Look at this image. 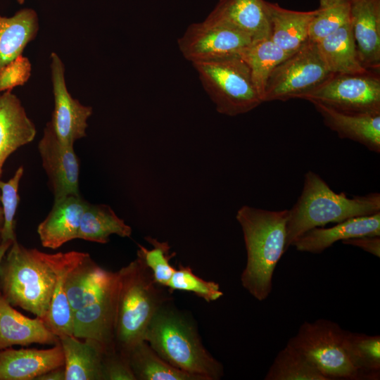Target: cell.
Segmentation results:
<instances>
[{"instance_id": "obj_1", "label": "cell", "mask_w": 380, "mask_h": 380, "mask_svg": "<svg viewBox=\"0 0 380 380\" xmlns=\"http://www.w3.org/2000/svg\"><path fill=\"white\" fill-rule=\"evenodd\" d=\"M288 213V210H268L244 205L236 213L247 254L241 282L260 301L270 294L274 270L286 251Z\"/></svg>"}, {"instance_id": "obj_30", "label": "cell", "mask_w": 380, "mask_h": 380, "mask_svg": "<svg viewBox=\"0 0 380 380\" xmlns=\"http://www.w3.org/2000/svg\"><path fill=\"white\" fill-rule=\"evenodd\" d=\"M129 361L136 380H201L170 365L144 340L132 348Z\"/></svg>"}, {"instance_id": "obj_20", "label": "cell", "mask_w": 380, "mask_h": 380, "mask_svg": "<svg viewBox=\"0 0 380 380\" xmlns=\"http://www.w3.org/2000/svg\"><path fill=\"white\" fill-rule=\"evenodd\" d=\"M58 342L59 338L42 319L19 312L0 293V350L15 345H55Z\"/></svg>"}, {"instance_id": "obj_41", "label": "cell", "mask_w": 380, "mask_h": 380, "mask_svg": "<svg viewBox=\"0 0 380 380\" xmlns=\"http://www.w3.org/2000/svg\"><path fill=\"white\" fill-rule=\"evenodd\" d=\"M13 242V241H1L0 243V265H1V263L2 262L4 257L5 256L8 250L12 245Z\"/></svg>"}, {"instance_id": "obj_42", "label": "cell", "mask_w": 380, "mask_h": 380, "mask_svg": "<svg viewBox=\"0 0 380 380\" xmlns=\"http://www.w3.org/2000/svg\"><path fill=\"white\" fill-rule=\"evenodd\" d=\"M1 174H0V177H1ZM3 223H4L3 211H2V208L0 205V232L3 227Z\"/></svg>"}, {"instance_id": "obj_28", "label": "cell", "mask_w": 380, "mask_h": 380, "mask_svg": "<svg viewBox=\"0 0 380 380\" xmlns=\"http://www.w3.org/2000/svg\"><path fill=\"white\" fill-rule=\"evenodd\" d=\"M131 234L132 228L110 207L89 203L82 216L77 239L106 243L112 234L129 237Z\"/></svg>"}, {"instance_id": "obj_22", "label": "cell", "mask_w": 380, "mask_h": 380, "mask_svg": "<svg viewBox=\"0 0 380 380\" xmlns=\"http://www.w3.org/2000/svg\"><path fill=\"white\" fill-rule=\"evenodd\" d=\"M227 24L253 41L270 38V25L265 0H219L207 17Z\"/></svg>"}, {"instance_id": "obj_5", "label": "cell", "mask_w": 380, "mask_h": 380, "mask_svg": "<svg viewBox=\"0 0 380 380\" xmlns=\"http://www.w3.org/2000/svg\"><path fill=\"white\" fill-rule=\"evenodd\" d=\"M55 274L40 251L15 240L0 265V292L12 305L44 319L55 284Z\"/></svg>"}, {"instance_id": "obj_32", "label": "cell", "mask_w": 380, "mask_h": 380, "mask_svg": "<svg viewBox=\"0 0 380 380\" xmlns=\"http://www.w3.org/2000/svg\"><path fill=\"white\" fill-rule=\"evenodd\" d=\"M265 380H328L300 351L286 343L275 357Z\"/></svg>"}, {"instance_id": "obj_29", "label": "cell", "mask_w": 380, "mask_h": 380, "mask_svg": "<svg viewBox=\"0 0 380 380\" xmlns=\"http://www.w3.org/2000/svg\"><path fill=\"white\" fill-rule=\"evenodd\" d=\"M346 354L358 372L360 379L377 380L380 377V336L343 330Z\"/></svg>"}, {"instance_id": "obj_8", "label": "cell", "mask_w": 380, "mask_h": 380, "mask_svg": "<svg viewBox=\"0 0 380 380\" xmlns=\"http://www.w3.org/2000/svg\"><path fill=\"white\" fill-rule=\"evenodd\" d=\"M331 74L323 61L316 43L308 40L271 72L265 84L262 101L299 99Z\"/></svg>"}, {"instance_id": "obj_23", "label": "cell", "mask_w": 380, "mask_h": 380, "mask_svg": "<svg viewBox=\"0 0 380 380\" xmlns=\"http://www.w3.org/2000/svg\"><path fill=\"white\" fill-rule=\"evenodd\" d=\"M270 20V39L289 54L300 49L309 40V27L316 9L298 11L281 7L266 1Z\"/></svg>"}, {"instance_id": "obj_39", "label": "cell", "mask_w": 380, "mask_h": 380, "mask_svg": "<svg viewBox=\"0 0 380 380\" xmlns=\"http://www.w3.org/2000/svg\"><path fill=\"white\" fill-rule=\"evenodd\" d=\"M342 243L360 248L376 257H380V236L355 237L343 241Z\"/></svg>"}, {"instance_id": "obj_14", "label": "cell", "mask_w": 380, "mask_h": 380, "mask_svg": "<svg viewBox=\"0 0 380 380\" xmlns=\"http://www.w3.org/2000/svg\"><path fill=\"white\" fill-rule=\"evenodd\" d=\"M87 253L70 251L49 254L40 251V255L55 274L54 289L44 319L46 327L58 337L72 335L73 316L65 292V281L69 272Z\"/></svg>"}, {"instance_id": "obj_16", "label": "cell", "mask_w": 380, "mask_h": 380, "mask_svg": "<svg viewBox=\"0 0 380 380\" xmlns=\"http://www.w3.org/2000/svg\"><path fill=\"white\" fill-rule=\"evenodd\" d=\"M63 366L64 355L60 342L49 349L8 348L0 350V380H35Z\"/></svg>"}, {"instance_id": "obj_12", "label": "cell", "mask_w": 380, "mask_h": 380, "mask_svg": "<svg viewBox=\"0 0 380 380\" xmlns=\"http://www.w3.org/2000/svg\"><path fill=\"white\" fill-rule=\"evenodd\" d=\"M119 286L118 272L89 304L73 312L72 335L99 344L105 353L115 350V321Z\"/></svg>"}, {"instance_id": "obj_38", "label": "cell", "mask_w": 380, "mask_h": 380, "mask_svg": "<svg viewBox=\"0 0 380 380\" xmlns=\"http://www.w3.org/2000/svg\"><path fill=\"white\" fill-rule=\"evenodd\" d=\"M102 378L103 380H136L129 357L115 350L103 355Z\"/></svg>"}, {"instance_id": "obj_15", "label": "cell", "mask_w": 380, "mask_h": 380, "mask_svg": "<svg viewBox=\"0 0 380 380\" xmlns=\"http://www.w3.org/2000/svg\"><path fill=\"white\" fill-rule=\"evenodd\" d=\"M350 23L360 61L380 70V0H350Z\"/></svg>"}, {"instance_id": "obj_40", "label": "cell", "mask_w": 380, "mask_h": 380, "mask_svg": "<svg viewBox=\"0 0 380 380\" xmlns=\"http://www.w3.org/2000/svg\"><path fill=\"white\" fill-rule=\"evenodd\" d=\"M35 380H65L64 366L51 369L39 376Z\"/></svg>"}, {"instance_id": "obj_37", "label": "cell", "mask_w": 380, "mask_h": 380, "mask_svg": "<svg viewBox=\"0 0 380 380\" xmlns=\"http://www.w3.org/2000/svg\"><path fill=\"white\" fill-rule=\"evenodd\" d=\"M29 59L20 55L0 70V93L25 84L31 76Z\"/></svg>"}, {"instance_id": "obj_6", "label": "cell", "mask_w": 380, "mask_h": 380, "mask_svg": "<svg viewBox=\"0 0 380 380\" xmlns=\"http://www.w3.org/2000/svg\"><path fill=\"white\" fill-rule=\"evenodd\" d=\"M218 113L236 116L262 103L250 69L239 54L192 63Z\"/></svg>"}, {"instance_id": "obj_9", "label": "cell", "mask_w": 380, "mask_h": 380, "mask_svg": "<svg viewBox=\"0 0 380 380\" xmlns=\"http://www.w3.org/2000/svg\"><path fill=\"white\" fill-rule=\"evenodd\" d=\"M299 99L343 113H380L379 72L332 73Z\"/></svg>"}, {"instance_id": "obj_7", "label": "cell", "mask_w": 380, "mask_h": 380, "mask_svg": "<svg viewBox=\"0 0 380 380\" xmlns=\"http://www.w3.org/2000/svg\"><path fill=\"white\" fill-rule=\"evenodd\" d=\"M343 330L329 319L305 321L287 343L304 355L328 380H360L344 350Z\"/></svg>"}, {"instance_id": "obj_24", "label": "cell", "mask_w": 380, "mask_h": 380, "mask_svg": "<svg viewBox=\"0 0 380 380\" xmlns=\"http://www.w3.org/2000/svg\"><path fill=\"white\" fill-rule=\"evenodd\" d=\"M116 274L100 267L87 253L69 272L65 281L66 296L72 314L94 300Z\"/></svg>"}, {"instance_id": "obj_17", "label": "cell", "mask_w": 380, "mask_h": 380, "mask_svg": "<svg viewBox=\"0 0 380 380\" xmlns=\"http://www.w3.org/2000/svg\"><path fill=\"white\" fill-rule=\"evenodd\" d=\"M88 204L80 195L54 200L51 211L37 227L42 245L56 249L77 239L82 216Z\"/></svg>"}, {"instance_id": "obj_4", "label": "cell", "mask_w": 380, "mask_h": 380, "mask_svg": "<svg viewBox=\"0 0 380 380\" xmlns=\"http://www.w3.org/2000/svg\"><path fill=\"white\" fill-rule=\"evenodd\" d=\"M144 340L165 361L201 380H218L222 365L203 346L195 327L169 302L156 313Z\"/></svg>"}, {"instance_id": "obj_11", "label": "cell", "mask_w": 380, "mask_h": 380, "mask_svg": "<svg viewBox=\"0 0 380 380\" xmlns=\"http://www.w3.org/2000/svg\"><path fill=\"white\" fill-rule=\"evenodd\" d=\"M51 72L54 108L51 120L46 125L61 143L73 146L75 141L86 136L92 108L82 105L70 94L64 64L55 52L51 54Z\"/></svg>"}, {"instance_id": "obj_2", "label": "cell", "mask_w": 380, "mask_h": 380, "mask_svg": "<svg viewBox=\"0 0 380 380\" xmlns=\"http://www.w3.org/2000/svg\"><path fill=\"white\" fill-rule=\"evenodd\" d=\"M288 210L286 251L313 228L380 212V194L348 197L343 192L336 193L319 175L310 170L304 176L300 196Z\"/></svg>"}, {"instance_id": "obj_19", "label": "cell", "mask_w": 380, "mask_h": 380, "mask_svg": "<svg viewBox=\"0 0 380 380\" xmlns=\"http://www.w3.org/2000/svg\"><path fill=\"white\" fill-rule=\"evenodd\" d=\"M36 127L12 91L0 93V174L8 156L32 141Z\"/></svg>"}, {"instance_id": "obj_31", "label": "cell", "mask_w": 380, "mask_h": 380, "mask_svg": "<svg viewBox=\"0 0 380 380\" xmlns=\"http://www.w3.org/2000/svg\"><path fill=\"white\" fill-rule=\"evenodd\" d=\"M290 55L270 38L253 41L240 51L239 56L248 66L262 100L265 84L271 72Z\"/></svg>"}, {"instance_id": "obj_27", "label": "cell", "mask_w": 380, "mask_h": 380, "mask_svg": "<svg viewBox=\"0 0 380 380\" xmlns=\"http://www.w3.org/2000/svg\"><path fill=\"white\" fill-rule=\"evenodd\" d=\"M315 43L331 72L356 74L369 71L360 61L350 22Z\"/></svg>"}, {"instance_id": "obj_43", "label": "cell", "mask_w": 380, "mask_h": 380, "mask_svg": "<svg viewBox=\"0 0 380 380\" xmlns=\"http://www.w3.org/2000/svg\"><path fill=\"white\" fill-rule=\"evenodd\" d=\"M17 1L20 4H23L25 1V0H17Z\"/></svg>"}, {"instance_id": "obj_26", "label": "cell", "mask_w": 380, "mask_h": 380, "mask_svg": "<svg viewBox=\"0 0 380 380\" xmlns=\"http://www.w3.org/2000/svg\"><path fill=\"white\" fill-rule=\"evenodd\" d=\"M39 27L38 15L32 8L21 9L11 17L0 15V70L22 55Z\"/></svg>"}, {"instance_id": "obj_21", "label": "cell", "mask_w": 380, "mask_h": 380, "mask_svg": "<svg viewBox=\"0 0 380 380\" xmlns=\"http://www.w3.org/2000/svg\"><path fill=\"white\" fill-rule=\"evenodd\" d=\"M324 123L341 139L364 145L369 151L380 152V113H348L312 102Z\"/></svg>"}, {"instance_id": "obj_34", "label": "cell", "mask_w": 380, "mask_h": 380, "mask_svg": "<svg viewBox=\"0 0 380 380\" xmlns=\"http://www.w3.org/2000/svg\"><path fill=\"white\" fill-rule=\"evenodd\" d=\"M145 239L153 246V248L148 250L139 245L137 256L151 270L154 281L158 284L167 287L175 271V268L170 263V260L175 255V253L170 254V246L167 241L161 242L151 236Z\"/></svg>"}, {"instance_id": "obj_18", "label": "cell", "mask_w": 380, "mask_h": 380, "mask_svg": "<svg viewBox=\"0 0 380 380\" xmlns=\"http://www.w3.org/2000/svg\"><path fill=\"white\" fill-rule=\"evenodd\" d=\"M363 236H380V212L349 218L329 228H313L293 246L298 251L318 254L337 241Z\"/></svg>"}, {"instance_id": "obj_13", "label": "cell", "mask_w": 380, "mask_h": 380, "mask_svg": "<svg viewBox=\"0 0 380 380\" xmlns=\"http://www.w3.org/2000/svg\"><path fill=\"white\" fill-rule=\"evenodd\" d=\"M54 200L79 194V160L73 146L61 143L46 125L38 144Z\"/></svg>"}, {"instance_id": "obj_10", "label": "cell", "mask_w": 380, "mask_h": 380, "mask_svg": "<svg viewBox=\"0 0 380 380\" xmlns=\"http://www.w3.org/2000/svg\"><path fill=\"white\" fill-rule=\"evenodd\" d=\"M252 42L244 32L206 18L203 22L189 25L177 44L183 56L194 63L239 54Z\"/></svg>"}, {"instance_id": "obj_25", "label": "cell", "mask_w": 380, "mask_h": 380, "mask_svg": "<svg viewBox=\"0 0 380 380\" xmlns=\"http://www.w3.org/2000/svg\"><path fill=\"white\" fill-rule=\"evenodd\" d=\"M59 338L64 355L65 380H103V348L89 339L63 335Z\"/></svg>"}, {"instance_id": "obj_35", "label": "cell", "mask_w": 380, "mask_h": 380, "mask_svg": "<svg viewBox=\"0 0 380 380\" xmlns=\"http://www.w3.org/2000/svg\"><path fill=\"white\" fill-rule=\"evenodd\" d=\"M167 288L170 292L184 291L193 293L207 302L216 300L223 296L218 284L200 278L190 267L181 264L175 269Z\"/></svg>"}, {"instance_id": "obj_3", "label": "cell", "mask_w": 380, "mask_h": 380, "mask_svg": "<svg viewBox=\"0 0 380 380\" xmlns=\"http://www.w3.org/2000/svg\"><path fill=\"white\" fill-rule=\"evenodd\" d=\"M118 272L115 348L129 357L132 348L144 340L157 311L171 298L139 257Z\"/></svg>"}, {"instance_id": "obj_36", "label": "cell", "mask_w": 380, "mask_h": 380, "mask_svg": "<svg viewBox=\"0 0 380 380\" xmlns=\"http://www.w3.org/2000/svg\"><path fill=\"white\" fill-rule=\"evenodd\" d=\"M24 169L19 167L14 175L7 182L0 180V201L4 216L3 227L0 232L1 241L16 240L15 234V215L20 202L19 183Z\"/></svg>"}, {"instance_id": "obj_33", "label": "cell", "mask_w": 380, "mask_h": 380, "mask_svg": "<svg viewBox=\"0 0 380 380\" xmlns=\"http://www.w3.org/2000/svg\"><path fill=\"white\" fill-rule=\"evenodd\" d=\"M350 0H319L309 27V40L317 42L350 22Z\"/></svg>"}]
</instances>
